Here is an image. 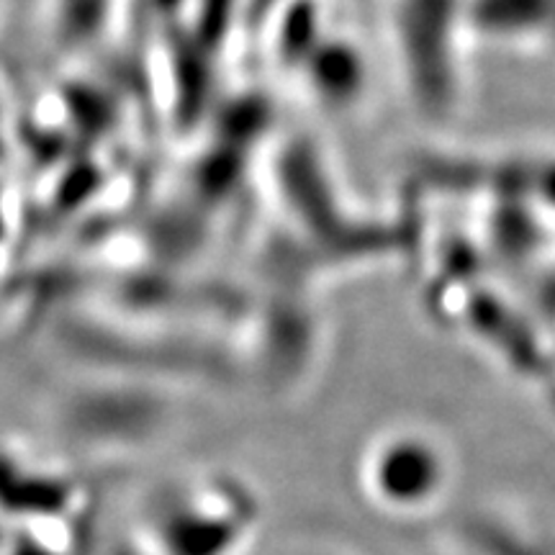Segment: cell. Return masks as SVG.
Wrapping results in <instances>:
<instances>
[{
	"instance_id": "cell-1",
	"label": "cell",
	"mask_w": 555,
	"mask_h": 555,
	"mask_svg": "<svg viewBox=\"0 0 555 555\" xmlns=\"http://www.w3.org/2000/svg\"><path fill=\"white\" fill-rule=\"evenodd\" d=\"M365 489L393 512L420 509L448 481V457L425 433H393L367 450Z\"/></svg>"
}]
</instances>
